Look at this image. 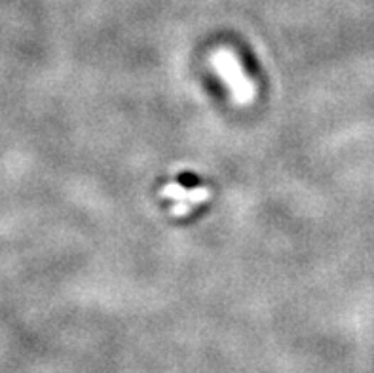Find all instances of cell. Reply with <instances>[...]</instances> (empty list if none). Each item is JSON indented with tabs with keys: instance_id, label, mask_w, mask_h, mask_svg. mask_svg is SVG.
I'll list each match as a JSON object with an SVG mask.
<instances>
[{
	"instance_id": "6da1fadb",
	"label": "cell",
	"mask_w": 374,
	"mask_h": 373,
	"mask_svg": "<svg viewBox=\"0 0 374 373\" xmlns=\"http://www.w3.org/2000/svg\"><path fill=\"white\" fill-rule=\"evenodd\" d=\"M211 65L220 80L225 82L226 90L237 105H249L255 100V93H257L255 82L249 78L242 61L232 50H226V48L217 50L211 58Z\"/></svg>"
},
{
	"instance_id": "7a4b0ae2",
	"label": "cell",
	"mask_w": 374,
	"mask_h": 373,
	"mask_svg": "<svg viewBox=\"0 0 374 373\" xmlns=\"http://www.w3.org/2000/svg\"><path fill=\"white\" fill-rule=\"evenodd\" d=\"M161 196L171 202L169 211L175 217L188 216L200 204L208 202L211 199V193L205 186H196V189H186V186L178 185V183H167L161 189Z\"/></svg>"
}]
</instances>
